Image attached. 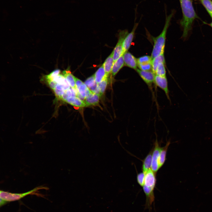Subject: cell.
Returning a JSON list of instances; mask_svg holds the SVG:
<instances>
[{
	"instance_id": "6da1fadb",
	"label": "cell",
	"mask_w": 212,
	"mask_h": 212,
	"mask_svg": "<svg viewBox=\"0 0 212 212\" xmlns=\"http://www.w3.org/2000/svg\"><path fill=\"white\" fill-rule=\"evenodd\" d=\"M181 6L183 17L180 24L183 28L182 37L186 39L192 29L193 22L198 18L193 8L191 0H179Z\"/></svg>"
},
{
	"instance_id": "7a4b0ae2",
	"label": "cell",
	"mask_w": 212,
	"mask_h": 212,
	"mask_svg": "<svg viewBox=\"0 0 212 212\" xmlns=\"http://www.w3.org/2000/svg\"><path fill=\"white\" fill-rule=\"evenodd\" d=\"M173 14V11L166 16L165 25L162 32L158 36L153 38V45L151 56L152 59L164 53L167 32Z\"/></svg>"
},
{
	"instance_id": "3957f363",
	"label": "cell",
	"mask_w": 212,
	"mask_h": 212,
	"mask_svg": "<svg viewBox=\"0 0 212 212\" xmlns=\"http://www.w3.org/2000/svg\"><path fill=\"white\" fill-rule=\"evenodd\" d=\"M48 189L47 187L40 186L29 191L21 193H13L0 190V198L6 201H10L19 200L28 195H35L38 197L44 198V195L39 193V191Z\"/></svg>"
},
{
	"instance_id": "277c9868",
	"label": "cell",
	"mask_w": 212,
	"mask_h": 212,
	"mask_svg": "<svg viewBox=\"0 0 212 212\" xmlns=\"http://www.w3.org/2000/svg\"><path fill=\"white\" fill-rule=\"evenodd\" d=\"M127 31H122L119 33L118 41L113 52L114 62L123 54L122 44L125 37L128 34Z\"/></svg>"
},
{
	"instance_id": "5b68a950",
	"label": "cell",
	"mask_w": 212,
	"mask_h": 212,
	"mask_svg": "<svg viewBox=\"0 0 212 212\" xmlns=\"http://www.w3.org/2000/svg\"><path fill=\"white\" fill-rule=\"evenodd\" d=\"M136 70L149 88L152 91V85L154 83L155 74L152 71H145L138 69Z\"/></svg>"
},
{
	"instance_id": "8992f818",
	"label": "cell",
	"mask_w": 212,
	"mask_h": 212,
	"mask_svg": "<svg viewBox=\"0 0 212 212\" xmlns=\"http://www.w3.org/2000/svg\"><path fill=\"white\" fill-rule=\"evenodd\" d=\"M154 83L164 91L167 99L170 102L168 80L166 76H161L155 75Z\"/></svg>"
},
{
	"instance_id": "52a82bcc",
	"label": "cell",
	"mask_w": 212,
	"mask_h": 212,
	"mask_svg": "<svg viewBox=\"0 0 212 212\" xmlns=\"http://www.w3.org/2000/svg\"><path fill=\"white\" fill-rule=\"evenodd\" d=\"M161 148L159 146L157 139L155 143L154 148L153 151L151 169L155 173H156L159 168L158 160Z\"/></svg>"
},
{
	"instance_id": "ba28073f",
	"label": "cell",
	"mask_w": 212,
	"mask_h": 212,
	"mask_svg": "<svg viewBox=\"0 0 212 212\" xmlns=\"http://www.w3.org/2000/svg\"><path fill=\"white\" fill-rule=\"evenodd\" d=\"M156 181L155 173L150 169L145 174L144 186L154 191Z\"/></svg>"
},
{
	"instance_id": "9c48e42d",
	"label": "cell",
	"mask_w": 212,
	"mask_h": 212,
	"mask_svg": "<svg viewBox=\"0 0 212 212\" xmlns=\"http://www.w3.org/2000/svg\"><path fill=\"white\" fill-rule=\"evenodd\" d=\"M124 64L136 70L138 68L137 59L130 53L127 51L123 55Z\"/></svg>"
},
{
	"instance_id": "30bf717a",
	"label": "cell",
	"mask_w": 212,
	"mask_h": 212,
	"mask_svg": "<svg viewBox=\"0 0 212 212\" xmlns=\"http://www.w3.org/2000/svg\"><path fill=\"white\" fill-rule=\"evenodd\" d=\"M75 85L79 93L85 98L92 92L84 83L79 79L75 78Z\"/></svg>"
},
{
	"instance_id": "8fae6325",
	"label": "cell",
	"mask_w": 212,
	"mask_h": 212,
	"mask_svg": "<svg viewBox=\"0 0 212 212\" xmlns=\"http://www.w3.org/2000/svg\"><path fill=\"white\" fill-rule=\"evenodd\" d=\"M137 23L135 25L132 31L128 33L124 39L122 44L123 54L127 51L130 48L133 39L135 31L138 26Z\"/></svg>"
},
{
	"instance_id": "7c38bea8",
	"label": "cell",
	"mask_w": 212,
	"mask_h": 212,
	"mask_svg": "<svg viewBox=\"0 0 212 212\" xmlns=\"http://www.w3.org/2000/svg\"><path fill=\"white\" fill-rule=\"evenodd\" d=\"M84 83L91 92L100 96L97 83L95 81L94 74L87 78Z\"/></svg>"
},
{
	"instance_id": "4fadbf2b",
	"label": "cell",
	"mask_w": 212,
	"mask_h": 212,
	"mask_svg": "<svg viewBox=\"0 0 212 212\" xmlns=\"http://www.w3.org/2000/svg\"><path fill=\"white\" fill-rule=\"evenodd\" d=\"M100 96L99 95L92 92L87 97H86L83 101L87 107L91 106H96L99 105Z\"/></svg>"
},
{
	"instance_id": "5bb4252c",
	"label": "cell",
	"mask_w": 212,
	"mask_h": 212,
	"mask_svg": "<svg viewBox=\"0 0 212 212\" xmlns=\"http://www.w3.org/2000/svg\"><path fill=\"white\" fill-rule=\"evenodd\" d=\"M95 81L98 84L108 78L103 64L100 66L94 74Z\"/></svg>"
},
{
	"instance_id": "9a60e30c",
	"label": "cell",
	"mask_w": 212,
	"mask_h": 212,
	"mask_svg": "<svg viewBox=\"0 0 212 212\" xmlns=\"http://www.w3.org/2000/svg\"><path fill=\"white\" fill-rule=\"evenodd\" d=\"M113 63V52H112L107 58L103 64L105 71L108 76L112 72Z\"/></svg>"
},
{
	"instance_id": "2e32d148",
	"label": "cell",
	"mask_w": 212,
	"mask_h": 212,
	"mask_svg": "<svg viewBox=\"0 0 212 212\" xmlns=\"http://www.w3.org/2000/svg\"><path fill=\"white\" fill-rule=\"evenodd\" d=\"M124 65V62L122 55L114 62L111 72L112 75H115Z\"/></svg>"
},
{
	"instance_id": "e0dca14e",
	"label": "cell",
	"mask_w": 212,
	"mask_h": 212,
	"mask_svg": "<svg viewBox=\"0 0 212 212\" xmlns=\"http://www.w3.org/2000/svg\"><path fill=\"white\" fill-rule=\"evenodd\" d=\"M170 144V142L168 141L165 146L160 148L158 160V163L159 168L162 166L165 163L167 150Z\"/></svg>"
},
{
	"instance_id": "ac0fdd59",
	"label": "cell",
	"mask_w": 212,
	"mask_h": 212,
	"mask_svg": "<svg viewBox=\"0 0 212 212\" xmlns=\"http://www.w3.org/2000/svg\"><path fill=\"white\" fill-rule=\"evenodd\" d=\"M162 63L165 64L164 53L160 54L152 59L151 61L152 71L155 74L158 66L160 63Z\"/></svg>"
},
{
	"instance_id": "d6986e66",
	"label": "cell",
	"mask_w": 212,
	"mask_h": 212,
	"mask_svg": "<svg viewBox=\"0 0 212 212\" xmlns=\"http://www.w3.org/2000/svg\"><path fill=\"white\" fill-rule=\"evenodd\" d=\"M152 151L151 150L144 159L142 166L143 172L145 173L151 167L152 161Z\"/></svg>"
},
{
	"instance_id": "ffe728a7",
	"label": "cell",
	"mask_w": 212,
	"mask_h": 212,
	"mask_svg": "<svg viewBox=\"0 0 212 212\" xmlns=\"http://www.w3.org/2000/svg\"><path fill=\"white\" fill-rule=\"evenodd\" d=\"M63 75L67 80L71 87L75 89H77L76 87L75 78L71 73L70 71L68 70L63 71Z\"/></svg>"
},
{
	"instance_id": "44dd1931",
	"label": "cell",
	"mask_w": 212,
	"mask_h": 212,
	"mask_svg": "<svg viewBox=\"0 0 212 212\" xmlns=\"http://www.w3.org/2000/svg\"><path fill=\"white\" fill-rule=\"evenodd\" d=\"M65 102L75 107H87L84 102L77 97H72L67 100Z\"/></svg>"
},
{
	"instance_id": "7402d4cb",
	"label": "cell",
	"mask_w": 212,
	"mask_h": 212,
	"mask_svg": "<svg viewBox=\"0 0 212 212\" xmlns=\"http://www.w3.org/2000/svg\"><path fill=\"white\" fill-rule=\"evenodd\" d=\"M165 64V63H162L158 66L155 72V75L166 76V71Z\"/></svg>"
},
{
	"instance_id": "603a6c76",
	"label": "cell",
	"mask_w": 212,
	"mask_h": 212,
	"mask_svg": "<svg viewBox=\"0 0 212 212\" xmlns=\"http://www.w3.org/2000/svg\"><path fill=\"white\" fill-rule=\"evenodd\" d=\"M200 1L212 18V1L211 0H200Z\"/></svg>"
},
{
	"instance_id": "cb8c5ba5",
	"label": "cell",
	"mask_w": 212,
	"mask_h": 212,
	"mask_svg": "<svg viewBox=\"0 0 212 212\" xmlns=\"http://www.w3.org/2000/svg\"><path fill=\"white\" fill-rule=\"evenodd\" d=\"M108 83V78L98 83V87L99 90L100 96L101 97L103 95L105 90Z\"/></svg>"
},
{
	"instance_id": "d4e9b609",
	"label": "cell",
	"mask_w": 212,
	"mask_h": 212,
	"mask_svg": "<svg viewBox=\"0 0 212 212\" xmlns=\"http://www.w3.org/2000/svg\"><path fill=\"white\" fill-rule=\"evenodd\" d=\"M152 60L151 56L147 55H144L137 59L138 64L151 62Z\"/></svg>"
},
{
	"instance_id": "484cf974",
	"label": "cell",
	"mask_w": 212,
	"mask_h": 212,
	"mask_svg": "<svg viewBox=\"0 0 212 212\" xmlns=\"http://www.w3.org/2000/svg\"><path fill=\"white\" fill-rule=\"evenodd\" d=\"M53 80L59 84H65L68 82L63 75L60 74L55 77Z\"/></svg>"
},
{
	"instance_id": "4316f807",
	"label": "cell",
	"mask_w": 212,
	"mask_h": 212,
	"mask_svg": "<svg viewBox=\"0 0 212 212\" xmlns=\"http://www.w3.org/2000/svg\"><path fill=\"white\" fill-rule=\"evenodd\" d=\"M138 67L139 69L145 71H152L151 62L142 64H138Z\"/></svg>"
},
{
	"instance_id": "83f0119b",
	"label": "cell",
	"mask_w": 212,
	"mask_h": 212,
	"mask_svg": "<svg viewBox=\"0 0 212 212\" xmlns=\"http://www.w3.org/2000/svg\"><path fill=\"white\" fill-rule=\"evenodd\" d=\"M60 72L61 71L59 69H56L49 74L46 75L45 77L46 80H53L54 78L60 74Z\"/></svg>"
},
{
	"instance_id": "f1b7e54d",
	"label": "cell",
	"mask_w": 212,
	"mask_h": 212,
	"mask_svg": "<svg viewBox=\"0 0 212 212\" xmlns=\"http://www.w3.org/2000/svg\"><path fill=\"white\" fill-rule=\"evenodd\" d=\"M145 177V173L143 172L138 174L137 175V182L141 186L143 187L144 184Z\"/></svg>"
},
{
	"instance_id": "f546056e",
	"label": "cell",
	"mask_w": 212,
	"mask_h": 212,
	"mask_svg": "<svg viewBox=\"0 0 212 212\" xmlns=\"http://www.w3.org/2000/svg\"><path fill=\"white\" fill-rule=\"evenodd\" d=\"M72 97V94L70 88L69 89L64 91L61 99L65 102L69 98Z\"/></svg>"
},
{
	"instance_id": "4dcf8cb0",
	"label": "cell",
	"mask_w": 212,
	"mask_h": 212,
	"mask_svg": "<svg viewBox=\"0 0 212 212\" xmlns=\"http://www.w3.org/2000/svg\"><path fill=\"white\" fill-rule=\"evenodd\" d=\"M70 87L68 82L64 84H59L57 83L55 88L59 90L65 91L69 89Z\"/></svg>"
},
{
	"instance_id": "1f68e13d",
	"label": "cell",
	"mask_w": 212,
	"mask_h": 212,
	"mask_svg": "<svg viewBox=\"0 0 212 212\" xmlns=\"http://www.w3.org/2000/svg\"><path fill=\"white\" fill-rule=\"evenodd\" d=\"M49 87L52 90L55 89L57 83L53 80H46Z\"/></svg>"
},
{
	"instance_id": "d6a6232c",
	"label": "cell",
	"mask_w": 212,
	"mask_h": 212,
	"mask_svg": "<svg viewBox=\"0 0 212 212\" xmlns=\"http://www.w3.org/2000/svg\"><path fill=\"white\" fill-rule=\"evenodd\" d=\"M53 90L56 97L57 98L61 99L65 91L59 90L56 88H55V89H54Z\"/></svg>"
},
{
	"instance_id": "836d02e7",
	"label": "cell",
	"mask_w": 212,
	"mask_h": 212,
	"mask_svg": "<svg viewBox=\"0 0 212 212\" xmlns=\"http://www.w3.org/2000/svg\"><path fill=\"white\" fill-rule=\"evenodd\" d=\"M6 201L0 198V206L4 204Z\"/></svg>"
},
{
	"instance_id": "e575fe53",
	"label": "cell",
	"mask_w": 212,
	"mask_h": 212,
	"mask_svg": "<svg viewBox=\"0 0 212 212\" xmlns=\"http://www.w3.org/2000/svg\"><path fill=\"white\" fill-rule=\"evenodd\" d=\"M207 24L209 25L212 28V21L211 23L209 24Z\"/></svg>"
}]
</instances>
